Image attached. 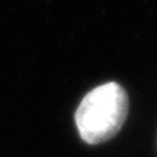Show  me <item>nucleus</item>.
<instances>
[{
	"label": "nucleus",
	"instance_id": "obj_1",
	"mask_svg": "<svg viewBox=\"0 0 157 157\" xmlns=\"http://www.w3.org/2000/svg\"><path fill=\"white\" fill-rule=\"evenodd\" d=\"M129 112V97L122 85L107 82L92 89L75 110L78 136L87 144L110 140L121 132Z\"/></svg>",
	"mask_w": 157,
	"mask_h": 157
}]
</instances>
